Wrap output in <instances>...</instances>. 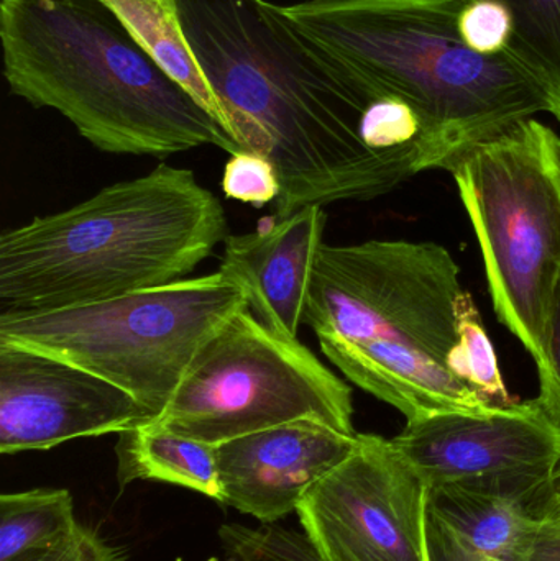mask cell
<instances>
[{
	"label": "cell",
	"instance_id": "52a82bcc",
	"mask_svg": "<svg viewBox=\"0 0 560 561\" xmlns=\"http://www.w3.org/2000/svg\"><path fill=\"white\" fill-rule=\"evenodd\" d=\"M295 421L357 435L351 386L298 339L273 332L243 309L207 340L150 422L219 445Z\"/></svg>",
	"mask_w": 560,
	"mask_h": 561
},
{
	"label": "cell",
	"instance_id": "5bb4252c",
	"mask_svg": "<svg viewBox=\"0 0 560 561\" xmlns=\"http://www.w3.org/2000/svg\"><path fill=\"white\" fill-rule=\"evenodd\" d=\"M325 358L358 388L407 417L434 412L495 408L450 373L439 359L411 350L319 340Z\"/></svg>",
	"mask_w": 560,
	"mask_h": 561
},
{
	"label": "cell",
	"instance_id": "d4e9b609",
	"mask_svg": "<svg viewBox=\"0 0 560 561\" xmlns=\"http://www.w3.org/2000/svg\"><path fill=\"white\" fill-rule=\"evenodd\" d=\"M539 401L560 425V278L546 336V365L539 371Z\"/></svg>",
	"mask_w": 560,
	"mask_h": 561
},
{
	"label": "cell",
	"instance_id": "6da1fadb",
	"mask_svg": "<svg viewBox=\"0 0 560 561\" xmlns=\"http://www.w3.org/2000/svg\"><path fill=\"white\" fill-rule=\"evenodd\" d=\"M171 3L233 137L275 167L276 220L377 199L423 171L433 145L424 115L299 32L282 7Z\"/></svg>",
	"mask_w": 560,
	"mask_h": 561
},
{
	"label": "cell",
	"instance_id": "44dd1931",
	"mask_svg": "<svg viewBox=\"0 0 560 561\" xmlns=\"http://www.w3.org/2000/svg\"><path fill=\"white\" fill-rule=\"evenodd\" d=\"M219 540L230 561H324L305 533L282 524H224Z\"/></svg>",
	"mask_w": 560,
	"mask_h": 561
},
{
	"label": "cell",
	"instance_id": "4316f807",
	"mask_svg": "<svg viewBox=\"0 0 560 561\" xmlns=\"http://www.w3.org/2000/svg\"><path fill=\"white\" fill-rule=\"evenodd\" d=\"M545 519L560 523V491L558 497H556L555 504H552L551 510H549L548 516H546Z\"/></svg>",
	"mask_w": 560,
	"mask_h": 561
},
{
	"label": "cell",
	"instance_id": "7a4b0ae2",
	"mask_svg": "<svg viewBox=\"0 0 560 561\" xmlns=\"http://www.w3.org/2000/svg\"><path fill=\"white\" fill-rule=\"evenodd\" d=\"M0 43L10 92L59 112L104 153L243 151L102 0H2Z\"/></svg>",
	"mask_w": 560,
	"mask_h": 561
},
{
	"label": "cell",
	"instance_id": "4fadbf2b",
	"mask_svg": "<svg viewBox=\"0 0 560 561\" xmlns=\"http://www.w3.org/2000/svg\"><path fill=\"white\" fill-rule=\"evenodd\" d=\"M325 222L324 207H305L268 229L224 240L219 272L245 289L263 325L289 339H298L302 325Z\"/></svg>",
	"mask_w": 560,
	"mask_h": 561
},
{
	"label": "cell",
	"instance_id": "9a60e30c",
	"mask_svg": "<svg viewBox=\"0 0 560 561\" xmlns=\"http://www.w3.org/2000/svg\"><path fill=\"white\" fill-rule=\"evenodd\" d=\"M538 517L519 504L459 488H431V561H526Z\"/></svg>",
	"mask_w": 560,
	"mask_h": 561
},
{
	"label": "cell",
	"instance_id": "83f0119b",
	"mask_svg": "<svg viewBox=\"0 0 560 561\" xmlns=\"http://www.w3.org/2000/svg\"><path fill=\"white\" fill-rule=\"evenodd\" d=\"M552 115H555V117L558 118L560 124V89L558 91V101H556V111L555 114Z\"/></svg>",
	"mask_w": 560,
	"mask_h": 561
},
{
	"label": "cell",
	"instance_id": "5b68a950",
	"mask_svg": "<svg viewBox=\"0 0 560 561\" xmlns=\"http://www.w3.org/2000/svg\"><path fill=\"white\" fill-rule=\"evenodd\" d=\"M450 173L482 250L496 316L539 373L560 278V137L526 118L470 148Z\"/></svg>",
	"mask_w": 560,
	"mask_h": 561
},
{
	"label": "cell",
	"instance_id": "d6986e66",
	"mask_svg": "<svg viewBox=\"0 0 560 561\" xmlns=\"http://www.w3.org/2000/svg\"><path fill=\"white\" fill-rule=\"evenodd\" d=\"M456 317L457 342L447 356V368L490 405L513 404L516 399L503 381L495 348L467 290L457 299Z\"/></svg>",
	"mask_w": 560,
	"mask_h": 561
},
{
	"label": "cell",
	"instance_id": "7402d4cb",
	"mask_svg": "<svg viewBox=\"0 0 560 561\" xmlns=\"http://www.w3.org/2000/svg\"><path fill=\"white\" fill-rule=\"evenodd\" d=\"M459 33L472 51L503 55L515 33L512 9L503 0H467L460 10Z\"/></svg>",
	"mask_w": 560,
	"mask_h": 561
},
{
	"label": "cell",
	"instance_id": "3957f363",
	"mask_svg": "<svg viewBox=\"0 0 560 561\" xmlns=\"http://www.w3.org/2000/svg\"><path fill=\"white\" fill-rule=\"evenodd\" d=\"M229 237L216 194L184 168L144 176L0 236V316L101 302L186 279Z\"/></svg>",
	"mask_w": 560,
	"mask_h": 561
},
{
	"label": "cell",
	"instance_id": "e0dca14e",
	"mask_svg": "<svg viewBox=\"0 0 560 561\" xmlns=\"http://www.w3.org/2000/svg\"><path fill=\"white\" fill-rule=\"evenodd\" d=\"M102 2L107 3L121 16L132 35L153 56L155 61L171 78L184 85L233 137L219 101L207 84L184 39L171 0H102Z\"/></svg>",
	"mask_w": 560,
	"mask_h": 561
},
{
	"label": "cell",
	"instance_id": "2e32d148",
	"mask_svg": "<svg viewBox=\"0 0 560 561\" xmlns=\"http://www.w3.org/2000/svg\"><path fill=\"white\" fill-rule=\"evenodd\" d=\"M117 480L121 486L132 481H161L220 500L217 445L147 422L118 435Z\"/></svg>",
	"mask_w": 560,
	"mask_h": 561
},
{
	"label": "cell",
	"instance_id": "ffe728a7",
	"mask_svg": "<svg viewBox=\"0 0 560 561\" xmlns=\"http://www.w3.org/2000/svg\"><path fill=\"white\" fill-rule=\"evenodd\" d=\"M515 19L510 53L560 89V0H503Z\"/></svg>",
	"mask_w": 560,
	"mask_h": 561
},
{
	"label": "cell",
	"instance_id": "ba28073f",
	"mask_svg": "<svg viewBox=\"0 0 560 561\" xmlns=\"http://www.w3.org/2000/svg\"><path fill=\"white\" fill-rule=\"evenodd\" d=\"M460 270L433 242L322 245L302 323L318 340L411 350L447 366L457 342Z\"/></svg>",
	"mask_w": 560,
	"mask_h": 561
},
{
	"label": "cell",
	"instance_id": "484cf974",
	"mask_svg": "<svg viewBox=\"0 0 560 561\" xmlns=\"http://www.w3.org/2000/svg\"><path fill=\"white\" fill-rule=\"evenodd\" d=\"M526 561H560V523L538 520Z\"/></svg>",
	"mask_w": 560,
	"mask_h": 561
},
{
	"label": "cell",
	"instance_id": "f1b7e54d",
	"mask_svg": "<svg viewBox=\"0 0 560 561\" xmlns=\"http://www.w3.org/2000/svg\"><path fill=\"white\" fill-rule=\"evenodd\" d=\"M230 561V560H229Z\"/></svg>",
	"mask_w": 560,
	"mask_h": 561
},
{
	"label": "cell",
	"instance_id": "603a6c76",
	"mask_svg": "<svg viewBox=\"0 0 560 561\" xmlns=\"http://www.w3.org/2000/svg\"><path fill=\"white\" fill-rule=\"evenodd\" d=\"M227 199L253 207L268 206L279 196V178L275 167L262 154L240 151L230 154L220 181Z\"/></svg>",
	"mask_w": 560,
	"mask_h": 561
},
{
	"label": "cell",
	"instance_id": "277c9868",
	"mask_svg": "<svg viewBox=\"0 0 560 561\" xmlns=\"http://www.w3.org/2000/svg\"><path fill=\"white\" fill-rule=\"evenodd\" d=\"M466 2L305 0L282 12L325 51L421 112L446 140L454 168L512 125L555 114L558 101L555 88L513 53L479 55L464 43Z\"/></svg>",
	"mask_w": 560,
	"mask_h": 561
},
{
	"label": "cell",
	"instance_id": "8992f818",
	"mask_svg": "<svg viewBox=\"0 0 560 561\" xmlns=\"http://www.w3.org/2000/svg\"><path fill=\"white\" fill-rule=\"evenodd\" d=\"M249 297L222 273L127 296L0 316V343L25 346L88 369L134 396L151 421L167 408L207 340Z\"/></svg>",
	"mask_w": 560,
	"mask_h": 561
},
{
	"label": "cell",
	"instance_id": "cb8c5ba5",
	"mask_svg": "<svg viewBox=\"0 0 560 561\" xmlns=\"http://www.w3.org/2000/svg\"><path fill=\"white\" fill-rule=\"evenodd\" d=\"M16 561H127V557L94 529L79 526L72 536L53 549L30 553Z\"/></svg>",
	"mask_w": 560,
	"mask_h": 561
},
{
	"label": "cell",
	"instance_id": "7c38bea8",
	"mask_svg": "<svg viewBox=\"0 0 560 561\" xmlns=\"http://www.w3.org/2000/svg\"><path fill=\"white\" fill-rule=\"evenodd\" d=\"M357 438L321 422L295 421L224 442L217 445L219 503L256 523L278 524L352 454Z\"/></svg>",
	"mask_w": 560,
	"mask_h": 561
},
{
	"label": "cell",
	"instance_id": "8fae6325",
	"mask_svg": "<svg viewBox=\"0 0 560 561\" xmlns=\"http://www.w3.org/2000/svg\"><path fill=\"white\" fill-rule=\"evenodd\" d=\"M150 421L134 396L107 379L56 356L0 343V454L121 435Z\"/></svg>",
	"mask_w": 560,
	"mask_h": 561
},
{
	"label": "cell",
	"instance_id": "9c48e42d",
	"mask_svg": "<svg viewBox=\"0 0 560 561\" xmlns=\"http://www.w3.org/2000/svg\"><path fill=\"white\" fill-rule=\"evenodd\" d=\"M431 488L512 501L545 519L560 491V425L541 401L434 412L391 438Z\"/></svg>",
	"mask_w": 560,
	"mask_h": 561
},
{
	"label": "cell",
	"instance_id": "30bf717a",
	"mask_svg": "<svg viewBox=\"0 0 560 561\" xmlns=\"http://www.w3.org/2000/svg\"><path fill=\"white\" fill-rule=\"evenodd\" d=\"M430 486L391 438L357 445L302 497V533L324 561H431Z\"/></svg>",
	"mask_w": 560,
	"mask_h": 561
},
{
	"label": "cell",
	"instance_id": "ac0fdd59",
	"mask_svg": "<svg viewBox=\"0 0 560 561\" xmlns=\"http://www.w3.org/2000/svg\"><path fill=\"white\" fill-rule=\"evenodd\" d=\"M81 524L68 490L20 491L0 496V561H16L68 539Z\"/></svg>",
	"mask_w": 560,
	"mask_h": 561
}]
</instances>
